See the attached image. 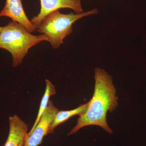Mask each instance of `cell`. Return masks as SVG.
I'll return each mask as SVG.
<instances>
[{
  "label": "cell",
  "mask_w": 146,
  "mask_h": 146,
  "mask_svg": "<svg viewBox=\"0 0 146 146\" xmlns=\"http://www.w3.org/2000/svg\"><path fill=\"white\" fill-rule=\"evenodd\" d=\"M95 84L94 94L89 101L86 112L80 116L76 125L68 133H76L80 129L89 125H97L110 134L112 131L108 125L106 115L108 111H114L118 105L116 90L111 76L99 68L95 70Z\"/></svg>",
  "instance_id": "obj_1"
},
{
  "label": "cell",
  "mask_w": 146,
  "mask_h": 146,
  "mask_svg": "<svg viewBox=\"0 0 146 146\" xmlns=\"http://www.w3.org/2000/svg\"><path fill=\"white\" fill-rule=\"evenodd\" d=\"M43 41H48L44 34L35 35L21 24L12 21L0 31V48L8 51L13 58L12 66L16 67L23 62L32 47Z\"/></svg>",
  "instance_id": "obj_2"
},
{
  "label": "cell",
  "mask_w": 146,
  "mask_h": 146,
  "mask_svg": "<svg viewBox=\"0 0 146 146\" xmlns=\"http://www.w3.org/2000/svg\"><path fill=\"white\" fill-rule=\"evenodd\" d=\"M97 9L81 13L63 14L59 10L54 11L46 16L36 30L48 37V42L54 49L58 48L63 40L73 31V24L84 17L98 14Z\"/></svg>",
  "instance_id": "obj_3"
},
{
  "label": "cell",
  "mask_w": 146,
  "mask_h": 146,
  "mask_svg": "<svg viewBox=\"0 0 146 146\" xmlns=\"http://www.w3.org/2000/svg\"><path fill=\"white\" fill-rule=\"evenodd\" d=\"M40 11L31 20L37 29L46 16L61 9H70L76 13L84 12L81 0H40Z\"/></svg>",
  "instance_id": "obj_4"
},
{
  "label": "cell",
  "mask_w": 146,
  "mask_h": 146,
  "mask_svg": "<svg viewBox=\"0 0 146 146\" xmlns=\"http://www.w3.org/2000/svg\"><path fill=\"white\" fill-rule=\"evenodd\" d=\"M58 110L50 100L36 127L31 133H27L24 146H38L42 143L44 137L48 134L50 126Z\"/></svg>",
  "instance_id": "obj_5"
},
{
  "label": "cell",
  "mask_w": 146,
  "mask_h": 146,
  "mask_svg": "<svg viewBox=\"0 0 146 146\" xmlns=\"http://www.w3.org/2000/svg\"><path fill=\"white\" fill-rule=\"evenodd\" d=\"M23 0H6L5 5L0 11V17H7L21 24L32 33L37 28L27 16L22 3Z\"/></svg>",
  "instance_id": "obj_6"
},
{
  "label": "cell",
  "mask_w": 146,
  "mask_h": 146,
  "mask_svg": "<svg viewBox=\"0 0 146 146\" xmlns=\"http://www.w3.org/2000/svg\"><path fill=\"white\" fill-rule=\"evenodd\" d=\"M9 133L4 146H24L27 135L28 125L17 115L9 118Z\"/></svg>",
  "instance_id": "obj_7"
},
{
  "label": "cell",
  "mask_w": 146,
  "mask_h": 146,
  "mask_svg": "<svg viewBox=\"0 0 146 146\" xmlns=\"http://www.w3.org/2000/svg\"><path fill=\"white\" fill-rule=\"evenodd\" d=\"M89 105V102L85 104L81 105L75 109L72 110L65 111L58 110L56 114L52 123L50 126L48 133H52L54 129L56 127L60 124L65 122L73 116L77 115L80 116L85 113L88 108Z\"/></svg>",
  "instance_id": "obj_8"
},
{
  "label": "cell",
  "mask_w": 146,
  "mask_h": 146,
  "mask_svg": "<svg viewBox=\"0 0 146 146\" xmlns=\"http://www.w3.org/2000/svg\"><path fill=\"white\" fill-rule=\"evenodd\" d=\"M46 90H45L44 94L42 101H41L37 117H36L35 122L33 126L32 127L31 130L28 133H29L32 132L34 130L37 124L39 123L43 113L44 112L45 110L46 109L47 106H48L49 102L50 101V97L51 96H53L56 94L55 87L49 80L47 79L46 80Z\"/></svg>",
  "instance_id": "obj_9"
},
{
  "label": "cell",
  "mask_w": 146,
  "mask_h": 146,
  "mask_svg": "<svg viewBox=\"0 0 146 146\" xmlns=\"http://www.w3.org/2000/svg\"><path fill=\"white\" fill-rule=\"evenodd\" d=\"M1 27H0V31H1Z\"/></svg>",
  "instance_id": "obj_10"
}]
</instances>
